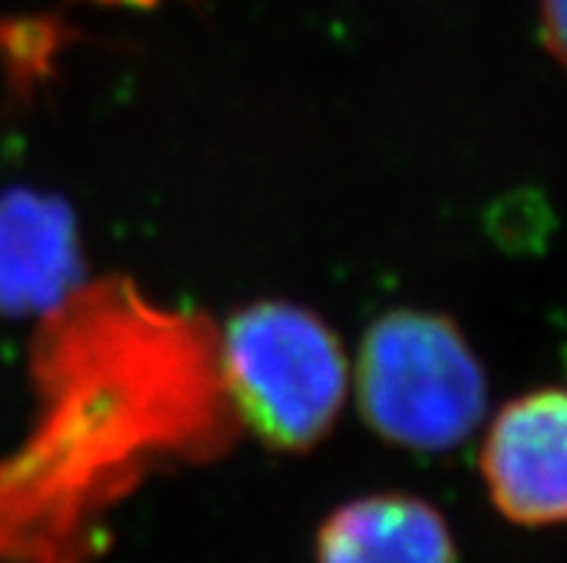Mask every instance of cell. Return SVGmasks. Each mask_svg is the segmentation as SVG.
Returning <instances> with one entry per match:
<instances>
[{"label": "cell", "mask_w": 567, "mask_h": 563, "mask_svg": "<svg viewBox=\"0 0 567 563\" xmlns=\"http://www.w3.org/2000/svg\"><path fill=\"white\" fill-rule=\"evenodd\" d=\"M358 403L374 435L424 455L453 451L482 426L487 377L450 316L389 311L358 354Z\"/></svg>", "instance_id": "obj_1"}, {"label": "cell", "mask_w": 567, "mask_h": 563, "mask_svg": "<svg viewBox=\"0 0 567 563\" xmlns=\"http://www.w3.org/2000/svg\"><path fill=\"white\" fill-rule=\"evenodd\" d=\"M223 365L243 420L277 451L317 446L349 392L338 334L315 311L286 300L254 302L230 316Z\"/></svg>", "instance_id": "obj_2"}, {"label": "cell", "mask_w": 567, "mask_h": 563, "mask_svg": "<svg viewBox=\"0 0 567 563\" xmlns=\"http://www.w3.org/2000/svg\"><path fill=\"white\" fill-rule=\"evenodd\" d=\"M482 475L507 521L567 523V388H539L496 414L484 440Z\"/></svg>", "instance_id": "obj_3"}, {"label": "cell", "mask_w": 567, "mask_h": 563, "mask_svg": "<svg viewBox=\"0 0 567 563\" xmlns=\"http://www.w3.org/2000/svg\"><path fill=\"white\" fill-rule=\"evenodd\" d=\"M81 273L79 230L66 201L35 190L0 196V311L41 314Z\"/></svg>", "instance_id": "obj_4"}, {"label": "cell", "mask_w": 567, "mask_h": 563, "mask_svg": "<svg viewBox=\"0 0 567 563\" xmlns=\"http://www.w3.org/2000/svg\"><path fill=\"white\" fill-rule=\"evenodd\" d=\"M317 563H458L444 514L415 494H367L329 514Z\"/></svg>", "instance_id": "obj_5"}, {"label": "cell", "mask_w": 567, "mask_h": 563, "mask_svg": "<svg viewBox=\"0 0 567 563\" xmlns=\"http://www.w3.org/2000/svg\"><path fill=\"white\" fill-rule=\"evenodd\" d=\"M542 35L550 55L567 70V0H542Z\"/></svg>", "instance_id": "obj_6"}]
</instances>
